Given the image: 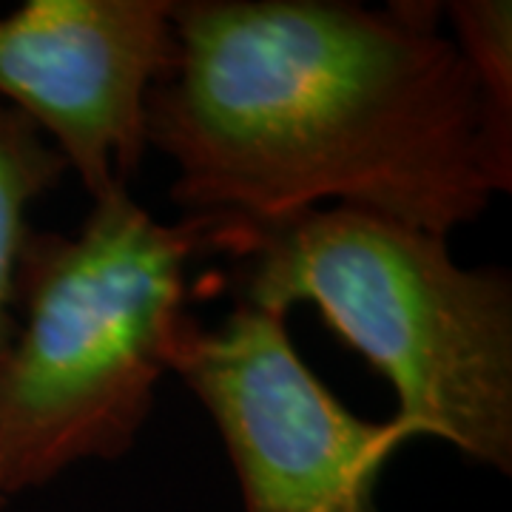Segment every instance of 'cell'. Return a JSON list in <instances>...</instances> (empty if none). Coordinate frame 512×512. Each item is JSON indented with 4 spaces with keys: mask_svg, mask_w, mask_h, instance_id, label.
<instances>
[{
    "mask_svg": "<svg viewBox=\"0 0 512 512\" xmlns=\"http://www.w3.org/2000/svg\"><path fill=\"white\" fill-rule=\"evenodd\" d=\"M6 507H9V498H6V495L0 493V512L6 510Z\"/></svg>",
    "mask_w": 512,
    "mask_h": 512,
    "instance_id": "ba28073f",
    "label": "cell"
},
{
    "mask_svg": "<svg viewBox=\"0 0 512 512\" xmlns=\"http://www.w3.org/2000/svg\"><path fill=\"white\" fill-rule=\"evenodd\" d=\"M217 217L157 220L117 185L74 234L37 231L15 274L18 328L0 350V493L134 450L171 373L188 268L214 256Z\"/></svg>",
    "mask_w": 512,
    "mask_h": 512,
    "instance_id": "3957f363",
    "label": "cell"
},
{
    "mask_svg": "<svg viewBox=\"0 0 512 512\" xmlns=\"http://www.w3.org/2000/svg\"><path fill=\"white\" fill-rule=\"evenodd\" d=\"M174 60V0H26L0 15V103L35 123L92 200L140 174L148 94Z\"/></svg>",
    "mask_w": 512,
    "mask_h": 512,
    "instance_id": "5b68a950",
    "label": "cell"
},
{
    "mask_svg": "<svg viewBox=\"0 0 512 512\" xmlns=\"http://www.w3.org/2000/svg\"><path fill=\"white\" fill-rule=\"evenodd\" d=\"M237 305H311L390 382L410 439L433 436L512 473V276L464 268L439 237L348 205L276 220L217 217Z\"/></svg>",
    "mask_w": 512,
    "mask_h": 512,
    "instance_id": "7a4b0ae2",
    "label": "cell"
},
{
    "mask_svg": "<svg viewBox=\"0 0 512 512\" xmlns=\"http://www.w3.org/2000/svg\"><path fill=\"white\" fill-rule=\"evenodd\" d=\"M171 373L211 416L242 512H376L387 461L410 441L396 419L356 416L296 350L288 316L234 305L185 319Z\"/></svg>",
    "mask_w": 512,
    "mask_h": 512,
    "instance_id": "277c9868",
    "label": "cell"
},
{
    "mask_svg": "<svg viewBox=\"0 0 512 512\" xmlns=\"http://www.w3.org/2000/svg\"><path fill=\"white\" fill-rule=\"evenodd\" d=\"M66 163L32 120L0 103V350L18 328L15 274L32 234V205L60 188Z\"/></svg>",
    "mask_w": 512,
    "mask_h": 512,
    "instance_id": "8992f818",
    "label": "cell"
},
{
    "mask_svg": "<svg viewBox=\"0 0 512 512\" xmlns=\"http://www.w3.org/2000/svg\"><path fill=\"white\" fill-rule=\"evenodd\" d=\"M453 23V43L476 77L487 160L501 194L512 191V3L510 0H456L444 6Z\"/></svg>",
    "mask_w": 512,
    "mask_h": 512,
    "instance_id": "52a82bcc",
    "label": "cell"
},
{
    "mask_svg": "<svg viewBox=\"0 0 512 512\" xmlns=\"http://www.w3.org/2000/svg\"><path fill=\"white\" fill-rule=\"evenodd\" d=\"M439 3L174 0L177 60L148 148L183 214L348 205L450 237L498 191L476 77Z\"/></svg>",
    "mask_w": 512,
    "mask_h": 512,
    "instance_id": "6da1fadb",
    "label": "cell"
}]
</instances>
